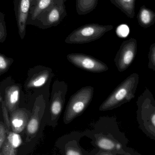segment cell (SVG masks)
I'll list each match as a JSON object with an SVG mask.
<instances>
[{"label":"cell","mask_w":155,"mask_h":155,"mask_svg":"<svg viewBox=\"0 0 155 155\" xmlns=\"http://www.w3.org/2000/svg\"><path fill=\"white\" fill-rule=\"evenodd\" d=\"M94 92L93 87L85 86L70 97L63 116V122L65 124H69L83 114L90 105Z\"/></svg>","instance_id":"obj_6"},{"label":"cell","mask_w":155,"mask_h":155,"mask_svg":"<svg viewBox=\"0 0 155 155\" xmlns=\"http://www.w3.org/2000/svg\"><path fill=\"white\" fill-rule=\"evenodd\" d=\"M85 136V131H72L59 138L55 146L62 155H91L80 145L81 139Z\"/></svg>","instance_id":"obj_9"},{"label":"cell","mask_w":155,"mask_h":155,"mask_svg":"<svg viewBox=\"0 0 155 155\" xmlns=\"http://www.w3.org/2000/svg\"><path fill=\"white\" fill-rule=\"evenodd\" d=\"M47 11L46 25L48 27L58 25L67 16L65 3L56 4Z\"/></svg>","instance_id":"obj_14"},{"label":"cell","mask_w":155,"mask_h":155,"mask_svg":"<svg viewBox=\"0 0 155 155\" xmlns=\"http://www.w3.org/2000/svg\"><path fill=\"white\" fill-rule=\"evenodd\" d=\"M68 91V84L65 81L57 80L53 82L50 99L44 116V121L47 126L55 128L58 125L64 108Z\"/></svg>","instance_id":"obj_4"},{"label":"cell","mask_w":155,"mask_h":155,"mask_svg":"<svg viewBox=\"0 0 155 155\" xmlns=\"http://www.w3.org/2000/svg\"><path fill=\"white\" fill-rule=\"evenodd\" d=\"M98 0H76L77 13L85 15L93 11L98 5Z\"/></svg>","instance_id":"obj_17"},{"label":"cell","mask_w":155,"mask_h":155,"mask_svg":"<svg viewBox=\"0 0 155 155\" xmlns=\"http://www.w3.org/2000/svg\"><path fill=\"white\" fill-rule=\"evenodd\" d=\"M112 25L91 23L81 26L74 30L66 38L65 41L70 44H82L95 41L101 38L108 31L112 30Z\"/></svg>","instance_id":"obj_7"},{"label":"cell","mask_w":155,"mask_h":155,"mask_svg":"<svg viewBox=\"0 0 155 155\" xmlns=\"http://www.w3.org/2000/svg\"><path fill=\"white\" fill-rule=\"evenodd\" d=\"M54 76L52 69L38 66L28 70V77L24 85V90L28 93H34L41 90H49L51 83Z\"/></svg>","instance_id":"obj_8"},{"label":"cell","mask_w":155,"mask_h":155,"mask_svg":"<svg viewBox=\"0 0 155 155\" xmlns=\"http://www.w3.org/2000/svg\"><path fill=\"white\" fill-rule=\"evenodd\" d=\"M137 50L136 39L130 38L121 43L114 58L115 65L119 71H125L131 65L137 55Z\"/></svg>","instance_id":"obj_12"},{"label":"cell","mask_w":155,"mask_h":155,"mask_svg":"<svg viewBox=\"0 0 155 155\" xmlns=\"http://www.w3.org/2000/svg\"><path fill=\"white\" fill-rule=\"evenodd\" d=\"M129 32V28L127 25L124 24L119 26L116 30L117 35L121 38H126L128 35Z\"/></svg>","instance_id":"obj_23"},{"label":"cell","mask_w":155,"mask_h":155,"mask_svg":"<svg viewBox=\"0 0 155 155\" xmlns=\"http://www.w3.org/2000/svg\"><path fill=\"white\" fill-rule=\"evenodd\" d=\"M31 111L25 108H20L10 114L11 130L21 134L24 132L31 115Z\"/></svg>","instance_id":"obj_13"},{"label":"cell","mask_w":155,"mask_h":155,"mask_svg":"<svg viewBox=\"0 0 155 155\" xmlns=\"http://www.w3.org/2000/svg\"><path fill=\"white\" fill-rule=\"evenodd\" d=\"M67 59L75 67L92 73H101L109 69L107 64L90 55L80 53H70Z\"/></svg>","instance_id":"obj_11"},{"label":"cell","mask_w":155,"mask_h":155,"mask_svg":"<svg viewBox=\"0 0 155 155\" xmlns=\"http://www.w3.org/2000/svg\"><path fill=\"white\" fill-rule=\"evenodd\" d=\"M137 121L140 129L147 137L155 140V100L146 88L137 102Z\"/></svg>","instance_id":"obj_3"},{"label":"cell","mask_w":155,"mask_h":155,"mask_svg":"<svg viewBox=\"0 0 155 155\" xmlns=\"http://www.w3.org/2000/svg\"><path fill=\"white\" fill-rule=\"evenodd\" d=\"M6 139L13 148L17 149L23 144V140L20 134L12 130H8Z\"/></svg>","instance_id":"obj_18"},{"label":"cell","mask_w":155,"mask_h":155,"mask_svg":"<svg viewBox=\"0 0 155 155\" xmlns=\"http://www.w3.org/2000/svg\"><path fill=\"white\" fill-rule=\"evenodd\" d=\"M30 3L29 0H21L20 4V12L24 14H27L30 9Z\"/></svg>","instance_id":"obj_24"},{"label":"cell","mask_w":155,"mask_h":155,"mask_svg":"<svg viewBox=\"0 0 155 155\" xmlns=\"http://www.w3.org/2000/svg\"><path fill=\"white\" fill-rule=\"evenodd\" d=\"M139 80L138 73H133L126 78L109 95L99 107L100 111L112 110L134 98Z\"/></svg>","instance_id":"obj_2"},{"label":"cell","mask_w":155,"mask_h":155,"mask_svg":"<svg viewBox=\"0 0 155 155\" xmlns=\"http://www.w3.org/2000/svg\"><path fill=\"white\" fill-rule=\"evenodd\" d=\"M137 19L140 27L144 28H147L155 23V13L145 5H143L139 10Z\"/></svg>","instance_id":"obj_15"},{"label":"cell","mask_w":155,"mask_h":155,"mask_svg":"<svg viewBox=\"0 0 155 155\" xmlns=\"http://www.w3.org/2000/svg\"><path fill=\"white\" fill-rule=\"evenodd\" d=\"M148 57L149 60L148 67L149 68L155 71V43L150 45Z\"/></svg>","instance_id":"obj_21"},{"label":"cell","mask_w":155,"mask_h":155,"mask_svg":"<svg viewBox=\"0 0 155 155\" xmlns=\"http://www.w3.org/2000/svg\"><path fill=\"white\" fill-rule=\"evenodd\" d=\"M13 61L12 59L0 55V77L8 71Z\"/></svg>","instance_id":"obj_19"},{"label":"cell","mask_w":155,"mask_h":155,"mask_svg":"<svg viewBox=\"0 0 155 155\" xmlns=\"http://www.w3.org/2000/svg\"><path fill=\"white\" fill-rule=\"evenodd\" d=\"M49 90L41 93L35 98L30 117L26 127L25 133V142L28 143L33 141L41 132L42 124L46 125L44 116L49 101Z\"/></svg>","instance_id":"obj_5"},{"label":"cell","mask_w":155,"mask_h":155,"mask_svg":"<svg viewBox=\"0 0 155 155\" xmlns=\"http://www.w3.org/2000/svg\"><path fill=\"white\" fill-rule=\"evenodd\" d=\"M85 132V136L91 139L92 146L108 151L109 155H139L127 147L128 140L125 133L120 131L115 117H101L92 129Z\"/></svg>","instance_id":"obj_1"},{"label":"cell","mask_w":155,"mask_h":155,"mask_svg":"<svg viewBox=\"0 0 155 155\" xmlns=\"http://www.w3.org/2000/svg\"><path fill=\"white\" fill-rule=\"evenodd\" d=\"M8 131V128L4 122L0 121V155H1V150L7 137Z\"/></svg>","instance_id":"obj_22"},{"label":"cell","mask_w":155,"mask_h":155,"mask_svg":"<svg viewBox=\"0 0 155 155\" xmlns=\"http://www.w3.org/2000/svg\"><path fill=\"white\" fill-rule=\"evenodd\" d=\"M0 92L10 114L19 107L23 93L20 84L8 78L0 83Z\"/></svg>","instance_id":"obj_10"},{"label":"cell","mask_w":155,"mask_h":155,"mask_svg":"<svg viewBox=\"0 0 155 155\" xmlns=\"http://www.w3.org/2000/svg\"><path fill=\"white\" fill-rule=\"evenodd\" d=\"M128 18L133 19L135 15L136 0H110Z\"/></svg>","instance_id":"obj_16"},{"label":"cell","mask_w":155,"mask_h":155,"mask_svg":"<svg viewBox=\"0 0 155 155\" xmlns=\"http://www.w3.org/2000/svg\"><path fill=\"white\" fill-rule=\"evenodd\" d=\"M1 155H16L18 154V150L13 148L6 139L1 150Z\"/></svg>","instance_id":"obj_20"}]
</instances>
